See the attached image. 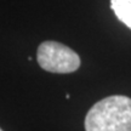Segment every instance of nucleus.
<instances>
[{"instance_id":"obj_1","label":"nucleus","mask_w":131,"mask_h":131,"mask_svg":"<svg viewBox=\"0 0 131 131\" xmlns=\"http://www.w3.org/2000/svg\"><path fill=\"white\" fill-rule=\"evenodd\" d=\"M85 131H131V98L114 95L95 103L85 117Z\"/></svg>"},{"instance_id":"obj_2","label":"nucleus","mask_w":131,"mask_h":131,"mask_svg":"<svg viewBox=\"0 0 131 131\" xmlns=\"http://www.w3.org/2000/svg\"><path fill=\"white\" fill-rule=\"evenodd\" d=\"M37 60L42 69L67 74L80 67V57L70 47L56 41H44L38 47Z\"/></svg>"},{"instance_id":"obj_3","label":"nucleus","mask_w":131,"mask_h":131,"mask_svg":"<svg viewBox=\"0 0 131 131\" xmlns=\"http://www.w3.org/2000/svg\"><path fill=\"white\" fill-rule=\"evenodd\" d=\"M111 7L118 19L131 29V0H111Z\"/></svg>"},{"instance_id":"obj_4","label":"nucleus","mask_w":131,"mask_h":131,"mask_svg":"<svg viewBox=\"0 0 131 131\" xmlns=\"http://www.w3.org/2000/svg\"><path fill=\"white\" fill-rule=\"evenodd\" d=\"M0 131H3V130H1V129H0Z\"/></svg>"}]
</instances>
